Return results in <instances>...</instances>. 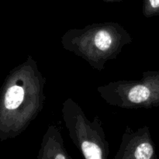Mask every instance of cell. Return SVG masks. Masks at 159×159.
<instances>
[{
  "label": "cell",
  "instance_id": "cell-1",
  "mask_svg": "<svg viewBox=\"0 0 159 159\" xmlns=\"http://www.w3.org/2000/svg\"><path fill=\"white\" fill-rule=\"evenodd\" d=\"M46 78L29 55L7 77L0 98V133L5 138L20 134L43 110Z\"/></svg>",
  "mask_w": 159,
  "mask_h": 159
},
{
  "label": "cell",
  "instance_id": "cell-2",
  "mask_svg": "<svg viewBox=\"0 0 159 159\" xmlns=\"http://www.w3.org/2000/svg\"><path fill=\"white\" fill-rule=\"evenodd\" d=\"M132 42L128 31L116 22L87 25L67 30L61 39L65 51L73 53L101 71L109 61L115 60Z\"/></svg>",
  "mask_w": 159,
  "mask_h": 159
},
{
  "label": "cell",
  "instance_id": "cell-3",
  "mask_svg": "<svg viewBox=\"0 0 159 159\" xmlns=\"http://www.w3.org/2000/svg\"><path fill=\"white\" fill-rule=\"evenodd\" d=\"M61 115L69 138L84 159H108L110 144L99 116L89 119L72 98L64 101Z\"/></svg>",
  "mask_w": 159,
  "mask_h": 159
},
{
  "label": "cell",
  "instance_id": "cell-4",
  "mask_svg": "<svg viewBox=\"0 0 159 159\" xmlns=\"http://www.w3.org/2000/svg\"><path fill=\"white\" fill-rule=\"evenodd\" d=\"M97 92L107 104L122 109L159 106V69L143 73L135 80H117L99 85Z\"/></svg>",
  "mask_w": 159,
  "mask_h": 159
},
{
  "label": "cell",
  "instance_id": "cell-5",
  "mask_svg": "<svg viewBox=\"0 0 159 159\" xmlns=\"http://www.w3.org/2000/svg\"><path fill=\"white\" fill-rule=\"evenodd\" d=\"M113 159H158L149 127L134 130L127 126Z\"/></svg>",
  "mask_w": 159,
  "mask_h": 159
},
{
  "label": "cell",
  "instance_id": "cell-6",
  "mask_svg": "<svg viewBox=\"0 0 159 159\" xmlns=\"http://www.w3.org/2000/svg\"><path fill=\"white\" fill-rule=\"evenodd\" d=\"M36 159H72L65 148L60 129L54 124L48 126Z\"/></svg>",
  "mask_w": 159,
  "mask_h": 159
},
{
  "label": "cell",
  "instance_id": "cell-7",
  "mask_svg": "<svg viewBox=\"0 0 159 159\" xmlns=\"http://www.w3.org/2000/svg\"><path fill=\"white\" fill-rule=\"evenodd\" d=\"M142 13L146 18L159 16V0H143Z\"/></svg>",
  "mask_w": 159,
  "mask_h": 159
},
{
  "label": "cell",
  "instance_id": "cell-8",
  "mask_svg": "<svg viewBox=\"0 0 159 159\" xmlns=\"http://www.w3.org/2000/svg\"><path fill=\"white\" fill-rule=\"evenodd\" d=\"M107 2H120L124 1V0H102Z\"/></svg>",
  "mask_w": 159,
  "mask_h": 159
}]
</instances>
